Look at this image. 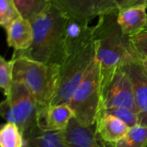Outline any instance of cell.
<instances>
[{
    "label": "cell",
    "instance_id": "7a4b0ae2",
    "mask_svg": "<svg viewBox=\"0 0 147 147\" xmlns=\"http://www.w3.org/2000/svg\"><path fill=\"white\" fill-rule=\"evenodd\" d=\"M118 13L98 17L93 26L96 58L100 65L102 82L109 79L118 70L138 59L129 44V37L124 35L117 21Z\"/></svg>",
    "mask_w": 147,
    "mask_h": 147
},
{
    "label": "cell",
    "instance_id": "d4e9b609",
    "mask_svg": "<svg viewBox=\"0 0 147 147\" xmlns=\"http://www.w3.org/2000/svg\"><path fill=\"white\" fill-rule=\"evenodd\" d=\"M146 8H147V3H146Z\"/></svg>",
    "mask_w": 147,
    "mask_h": 147
},
{
    "label": "cell",
    "instance_id": "7c38bea8",
    "mask_svg": "<svg viewBox=\"0 0 147 147\" xmlns=\"http://www.w3.org/2000/svg\"><path fill=\"white\" fill-rule=\"evenodd\" d=\"M7 44L14 49V52L28 50L34 40V30L28 19L21 17L13 22L5 30Z\"/></svg>",
    "mask_w": 147,
    "mask_h": 147
},
{
    "label": "cell",
    "instance_id": "ac0fdd59",
    "mask_svg": "<svg viewBox=\"0 0 147 147\" xmlns=\"http://www.w3.org/2000/svg\"><path fill=\"white\" fill-rule=\"evenodd\" d=\"M22 14L26 19H32L42 13L52 4L51 0H14Z\"/></svg>",
    "mask_w": 147,
    "mask_h": 147
},
{
    "label": "cell",
    "instance_id": "9a60e30c",
    "mask_svg": "<svg viewBox=\"0 0 147 147\" xmlns=\"http://www.w3.org/2000/svg\"><path fill=\"white\" fill-rule=\"evenodd\" d=\"M23 147H67L63 131H42L36 124L24 134Z\"/></svg>",
    "mask_w": 147,
    "mask_h": 147
},
{
    "label": "cell",
    "instance_id": "cb8c5ba5",
    "mask_svg": "<svg viewBox=\"0 0 147 147\" xmlns=\"http://www.w3.org/2000/svg\"><path fill=\"white\" fill-rule=\"evenodd\" d=\"M140 63H141L142 67L144 68V70L146 71V73H147V57L144 58V59L140 61Z\"/></svg>",
    "mask_w": 147,
    "mask_h": 147
},
{
    "label": "cell",
    "instance_id": "6da1fadb",
    "mask_svg": "<svg viewBox=\"0 0 147 147\" xmlns=\"http://www.w3.org/2000/svg\"><path fill=\"white\" fill-rule=\"evenodd\" d=\"M29 21L34 30L33 43L26 51L14 52L12 57H25L48 65L60 66L68 56L65 40L68 17L52 3Z\"/></svg>",
    "mask_w": 147,
    "mask_h": 147
},
{
    "label": "cell",
    "instance_id": "4fadbf2b",
    "mask_svg": "<svg viewBox=\"0 0 147 147\" xmlns=\"http://www.w3.org/2000/svg\"><path fill=\"white\" fill-rule=\"evenodd\" d=\"M146 5L127 8L118 12L117 21L124 35L131 37L147 28Z\"/></svg>",
    "mask_w": 147,
    "mask_h": 147
},
{
    "label": "cell",
    "instance_id": "52a82bcc",
    "mask_svg": "<svg viewBox=\"0 0 147 147\" xmlns=\"http://www.w3.org/2000/svg\"><path fill=\"white\" fill-rule=\"evenodd\" d=\"M102 110L123 107L137 111L131 79L122 68L102 82Z\"/></svg>",
    "mask_w": 147,
    "mask_h": 147
},
{
    "label": "cell",
    "instance_id": "9c48e42d",
    "mask_svg": "<svg viewBox=\"0 0 147 147\" xmlns=\"http://www.w3.org/2000/svg\"><path fill=\"white\" fill-rule=\"evenodd\" d=\"M64 140L67 147H115L107 142L99 134L96 123L86 126L72 118L63 131Z\"/></svg>",
    "mask_w": 147,
    "mask_h": 147
},
{
    "label": "cell",
    "instance_id": "8992f818",
    "mask_svg": "<svg viewBox=\"0 0 147 147\" xmlns=\"http://www.w3.org/2000/svg\"><path fill=\"white\" fill-rule=\"evenodd\" d=\"M41 108L24 84L14 81L9 95L0 104V115L6 122L16 124L24 135L35 125Z\"/></svg>",
    "mask_w": 147,
    "mask_h": 147
},
{
    "label": "cell",
    "instance_id": "30bf717a",
    "mask_svg": "<svg viewBox=\"0 0 147 147\" xmlns=\"http://www.w3.org/2000/svg\"><path fill=\"white\" fill-rule=\"evenodd\" d=\"M129 76L139 115L140 124L147 127V73L140 61L131 62L122 67Z\"/></svg>",
    "mask_w": 147,
    "mask_h": 147
},
{
    "label": "cell",
    "instance_id": "603a6c76",
    "mask_svg": "<svg viewBox=\"0 0 147 147\" xmlns=\"http://www.w3.org/2000/svg\"><path fill=\"white\" fill-rule=\"evenodd\" d=\"M120 10L140 5H146L147 0H115Z\"/></svg>",
    "mask_w": 147,
    "mask_h": 147
},
{
    "label": "cell",
    "instance_id": "44dd1931",
    "mask_svg": "<svg viewBox=\"0 0 147 147\" xmlns=\"http://www.w3.org/2000/svg\"><path fill=\"white\" fill-rule=\"evenodd\" d=\"M102 111L115 116L116 118L123 121L125 124H127L129 127H133L140 124L138 112L134 109H131L128 108L118 107V108H112V109H105Z\"/></svg>",
    "mask_w": 147,
    "mask_h": 147
},
{
    "label": "cell",
    "instance_id": "277c9868",
    "mask_svg": "<svg viewBox=\"0 0 147 147\" xmlns=\"http://www.w3.org/2000/svg\"><path fill=\"white\" fill-rule=\"evenodd\" d=\"M12 58L16 60L14 81L24 84L40 106L51 105L57 90L60 66L48 65L25 57Z\"/></svg>",
    "mask_w": 147,
    "mask_h": 147
},
{
    "label": "cell",
    "instance_id": "ba28073f",
    "mask_svg": "<svg viewBox=\"0 0 147 147\" xmlns=\"http://www.w3.org/2000/svg\"><path fill=\"white\" fill-rule=\"evenodd\" d=\"M68 18L90 22L100 17L120 11L115 0H51Z\"/></svg>",
    "mask_w": 147,
    "mask_h": 147
},
{
    "label": "cell",
    "instance_id": "2e32d148",
    "mask_svg": "<svg viewBox=\"0 0 147 147\" xmlns=\"http://www.w3.org/2000/svg\"><path fill=\"white\" fill-rule=\"evenodd\" d=\"M24 135L12 122H6L0 130V147H23Z\"/></svg>",
    "mask_w": 147,
    "mask_h": 147
},
{
    "label": "cell",
    "instance_id": "d6986e66",
    "mask_svg": "<svg viewBox=\"0 0 147 147\" xmlns=\"http://www.w3.org/2000/svg\"><path fill=\"white\" fill-rule=\"evenodd\" d=\"M15 62L13 58L7 60L3 56L0 57V87L5 97L9 95L14 84Z\"/></svg>",
    "mask_w": 147,
    "mask_h": 147
},
{
    "label": "cell",
    "instance_id": "5b68a950",
    "mask_svg": "<svg viewBox=\"0 0 147 147\" xmlns=\"http://www.w3.org/2000/svg\"><path fill=\"white\" fill-rule=\"evenodd\" d=\"M67 104L80 123L86 126L96 123L102 109L101 68L96 58Z\"/></svg>",
    "mask_w": 147,
    "mask_h": 147
},
{
    "label": "cell",
    "instance_id": "3957f363",
    "mask_svg": "<svg viewBox=\"0 0 147 147\" xmlns=\"http://www.w3.org/2000/svg\"><path fill=\"white\" fill-rule=\"evenodd\" d=\"M96 58L93 27L59 67L57 90L51 105L67 104Z\"/></svg>",
    "mask_w": 147,
    "mask_h": 147
},
{
    "label": "cell",
    "instance_id": "5bb4252c",
    "mask_svg": "<svg viewBox=\"0 0 147 147\" xmlns=\"http://www.w3.org/2000/svg\"><path fill=\"white\" fill-rule=\"evenodd\" d=\"M96 125L103 140L113 145L121 140L130 128L120 119L103 111L100 113Z\"/></svg>",
    "mask_w": 147,
    "mask_h": 147
},
{
    "label": "cell",
    "instance_id": "ffe728a7",
    "mask_svg": "<svg viewBox=\"0 0 147 147\" xmlns=\"http://www.w3.org/2000/svg\"><path fill=\"white\" fill-rule=\"evenodd\" d=\"M23 17L14 0H0V25L5 30L16 20Z\"/></svg>",
    "mask_w": 147,
    "mask_h": 147
},
{
    "label": "cell",
    "instance_id": "7402d4cb",
    "mask_svg": "<svg viewBox=\"0 0 147 147\" xmlns=\"http://www.w3.org/2000/svg\"><path fill=\"white\" fill-rule=\"evenodd\" d=\"M129 44L140 61L147 57V28L136 35L129 37Z\"/></svg>",
    "mask_w": 147,
    "mask_h": 147
},
{
    "label": "cell",
    "instance_id": "e0dca14e",
    "mask_svg": "<svg viewBox=\"0 0 147 147\" xmlns=\"http://www.w3.org/2000/svg\"><path fill=\"white\" fill-rule=\"evenodd\" d=\"M115 147H147V127L139 124L130 127L127 134L115 144Z\"/></svg>",
    "mask_w": 147,
    "mask_h": 147
},
{
    "label": "cell",
    "instance_id": "8fae6325",
    "mask_svg": "<svg viewBox=\"0 0 147 147\" xmlns=\"http://www.w3.org/2000/svg\"><path fill=\"white\" fill-rule=\"evenodd\" d=\"M74 113L68 104H55L42 107L36 117V126L42 131H64Z\"/></svg>",
    "mask_w": 147,
    "mask_h": 147
}]
</instances>
